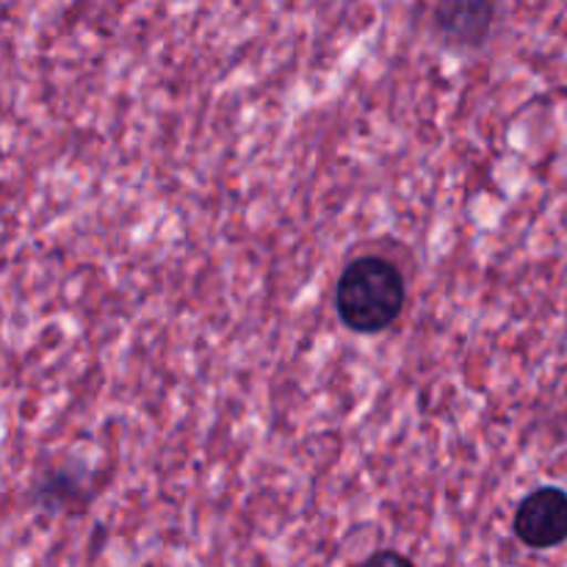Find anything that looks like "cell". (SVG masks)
<instances>
[{
  "label": "cell",
  "instance_id": "6da1fadb",
  "mask_svg": "<svg viewBox=\"0 0 567 567\" xmlns=\"http://www.w3.org/2000/svg\"><path fill=\"white\" fill-rule=\"evenodd\" d=\"M336 308L343 324L354 332H382L404 308V280L388 260L365 255L347 266L336 288Z\"/></svg>",
  "mask_w": 567,
  "mask_h": 567
},
{
  "label": "cell",
  "instance_id": "3957f363",
  "mask_svg": "<svg viewBox=\"0 0 567 567\" xmlns=\"http://www.w3.org/2000/svg\"><path fill=\"white\" fill-rule=\"evenodd\" d=\"M493 14H496L493 0H437L432 22L446 42L474 48L491 33Z\"/></svg>",
  "mask_w": 567,
  "mask_h": 567
},
{
  "label": "cell",
  "instance_id": "277c9868",
  "mask_svg": "<svg viewBox=\"0 0 567 567\" xmlns=\"http://www.w3.org/2000/svg\"><path fill=\"white\" fill-rule=\"evenodd\" d=\"M363 567H415L408 557H402L399 551H377Z\"/></svg>",
  "mask_w": 567,
  "mask_h": 567
},
{
  "label": "cell",
  "instance_id": "7a4b0ae2",
  "mask_svg": "<svg viewBox=\"0 0 567 567\" xmlns=\"http://www.w3.org/2000/svg\"><path fill=\"white\" fill-rule=\"evenodd\" d=\"M515 535L529 548H554L567 540V493L540 487L524 498L515 515Z\"/></svg>",
  "mask_w": 567,
  "mask_h": 567
}]
</instances>
